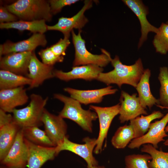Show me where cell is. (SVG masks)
Wrapping results in <instances>:
<instances>
[{"label":"cell","mask_w":168,"mask_h":168,"mask_svg":"<svg viewBox=\"0 0 168 168\" xmlns=\"http://www.w3.org/2000/svg\"><path fill=\"white\" fill-rule=\"evenodd\" d=\"M167 109L164 107L162 109ZM168 123V112L159 120L151 123L147 133L142 137L133 139L128 145L130 149L138 148L143 145L149 144L157 148L158 144L164 141L165 138L168 135L165 131V128Z\"/></svg>","instance_id":"obj_7"},{"label":"cell","mask_w":168,"mask_h":168,"mask_svg":"<svg viewBox=\"0 0 168 168\" xmlns=\"http://www.w3.org/2000/svg\"><path fill=\"white\" fill-rule=\"evenodd\" d=\"M29 97L24 86L0 91V109L7 113H12L17 106L23 105Z\"/></svg>","instance_id":"obj_19"},{"label":"cell","mask_w":168,"mask_h":168,"mask_svg":"<svg viewBox=\"0 0 168 168\" xmlns=\"http://www.w3.org/2000/svg\"><path fill=\"white\" fill-rule=\"evenodd\" d=\"M19 20L18 17L9 12L5 6L0 7V23L12 22Z\"/></svg>","instance_id":"obj_35"},{"label":"cell","mask_w":168,"mask_h":168,"mask_svg":"<svg viewBox=\"0 0 168 168\" xmlns=\"http://www.w3.org/2000/svg\"><path fill=\"white\" fill-rule=\"evenodd\" d=\"M24 138L37 145L48 147H55L44 131L36 126L22 128Z\"/></svg>","instance_id":"obj_27"},{"label":"cell","mask_w":168,"mask_h":168,"mask_svg":"<svg viewBox=\"0 0 168 168\" xmlns=\"http://www.w3.org/2000/svg\"><path fill=\"white\" fill-rule=\"evenodd\" d=\"M53 97L64 104L58 115L73 121L85 131L92 132V121L98 118L95 112L83 109L79 102L71 97L59 93L54 94Z\"/></svg>","instance_id":"obj_3"},{"label":"cell","mask_w":168,"mask_h":168,"mask_svg":"<svg viewBox=\"0 0 168 168\" xmlns=\"http://www.w3.org/2000/svg\"><path fill=\"white\" fill-rule=\"evenodd\" d=\"M79 1L78 0H49L50 10L52 15L60 12L65 6L70 5Z\"/></svg>","instance_id":"obj_34"},{"label":"cell","mask_w":168,"mask_h":168,"mask_svg":"<svg viewBox=\"0 0 168 168\" xmlns=\"http://www.w3.org/2000/svg\"><path fill=\"white\" fill-rule=\"evenodd\" d=\"M166 23L168 24V21H167Z\"/></svg>","instance_id":"obj_40"},{"label":"cell","mask_w":168,"mask_h":168,"mask_svg":"<svg viewBox=\"0 0 168 168\" xmlns=\"http://www.w3.org/2000/svg\"><path fill=\"white\" fill-rule=\"evenodd\" d=\"M81 30L76 34L73 30L71 31L72 42L75 50L73 66L80 65L94 64L100 67L106 66L110 62V54L103 49H101L102 54H94L89 52L85 46V41L81 35Z\"/></svg>","instance_id":"obj_5"},{"label":"cell","mask_w":168,"mask_h":168,"mask_svg":"<svg viewBox=\"0 0 168 168\" xmlns=\"http://www.w3.org/2000/svg\"><path fill=\"white\" fill-rule=\"evenodd\" d=\"M110 59L114 69L107 72H101L96 80L107 85L116 84L120 88L123 84H126L136 88L145 70L141 59L139 58L130 65L123 64L118 56L114 59L110 56Z\"/></svg>","instance_id":"obj_1"},{"label":"cell","mask_w":168,"mask_h":168,"mask_svg":"<svg viewBox=\"0 0 168 168\" xmlns=\"http://www.w3.org/2000/svg\"><path fill=\"white\" fill-rule=\"evenodd\" d=\"M92 6V1L85 0L83 7L76 15L71 17H62L59 18L58 22L55 25L48 26V30L58 31L64 35H70V32L74 29L81 30L88 21L84 15V13Z\"/></svg>","instance_id":"obj_11"},{"label":"cell","mask_w":168,"mask_h":168,"mask_svg":"<svg viewBox=\"0 0 168 168\" xmlns=\"http://www.w3.org/2000/svg\"><path fill=\"white\" fill-rule=\"evenodd\" d=\"M163 144L165 146L168 147V138L164 141Z\"/></svg>","instance_id":"obj_36"},{"label":"cell","mask_w":168,"mask_h":168,"mask_svg":"<svg viewBox=\"0 0 168 168\" xmlns=\"http://www.w3.org/2000/svg\"><path fill=\"white\" fill-rule=\"evenodd\" d=\"M68 93L70 97L79 102L81 104L87 105L91 103L101 102L103 97L106 95L115 94L117 91L111 86L98 89L83 90L67 87L63 89Z\"/></svg>","instance_id":"obj_20"},{"label":"cell","mask_w":168,"mask_h":168,"mask_svg":"<svg viewBox=\"0 0 168 168\" xmlns=\"http://www.w3.org/2000/svg\"><path fill=\"white\" fill-rule=\"evenodd\" d=\"M83 141L84 144L76 143L66 136L61 143L55 147L56 155L63 151H68L82 158L86 162L88 168L98 165V161L93 153L96 145V139L86 137Z\"/></svg>","instance_id":"obj_6"},{"label":"cell","mask_w":168,"mask_h":168,"mask_svg":"<svg viewBox=\"0 0 168 168\" xmlns=\"http://www.w3.org/2000/svg\"><path fill=\"white\" fill-rule=\"evenodd\" d=\"M165 131L166 133L168 132V125L165 128Z\"/></svg>","instance_id":"obj_38"},{"label":"cell","mask_w":168,"mask_h":168,"mask_svg":"<svg viewBox=\"0 0 168 168\" xmlns=\"http://www.w3.org/2000/svg\"><path fill=\"white\" fill-rule=\"evenodd\" d=\"M141 151L151 156L148 163L150 168H168V152L158 150L149 144L143 145Z\"/></svg>","instance_id":"obj_26"},{"label":"cell","mask_w":168,"mask_h":168,"mask_svg":"<svg viewBox=\"0 0 168 168\" xmlns=\"http://www.w3.org/2000/svg\"><path fill=\"white\" fill-rule=\"evenodd\" d=\"M32 52L13 53L4 55L0 58L1 69L27 77Z\"/></svg>","instance_id":"obj_13"},{"label":"cell","mask_w":168,"mask_h":168,"mask_svg":"<svg viewBox=\"0 0 168 168\" xmlns=\"http://www.w3.org/2000/svg\"><path fill=\"white\" fill-rule=\"evenodd\" d=\"M148 154H133L126 156L124 159L125 168H150L148 162L151 160Z\"/></svg>","instance_id":"obj_31"},{"label":"cell","mask_w":168,"mask_h":168,"mask_svg":"<svg viewBox=\"0 0 168 168\" xmlns=\"http://www.w3.org/2000/svg\"><path fill=\"white\" fill-rule=\"evenodd\" d=\"M122 1L136 16L141 25V36L138 44L139 49L142 46L147 38L148 33L152 32L156 34L157 28L151 24L147 16L149 13L148 9L140 0H123Z\"/></svg>","instance_id":"obj_14"},{"label":"cell","mask_w":168,"mask_h":168,"mask_svg":"<svg viewBox=\"0 0 168 168\" xmlns=\"http://www.w3.org/2000/svg\"><path fill=\"white\" fill-rule=\"evenodd\" d=\"M134 139V132L130 125H125L119 127L111 140L113 147L117 149H123Z\"/></svg>","instance_id":"obj_28"},{"label":"cell","mask_w":168,"mask_h":168,"mask_svg":"<svg viewBox=\"0 0 168 168\" xmlns=\"http://www.w3.org/2000/svg\"><path fill=\"white\" fill-rule=\"evenodd\" d=\"M119 101L120 106L119 119L121 123L130 121L140 115L147 114L145 109L141 105L136 93L131 95L122 91Z\"/></svg>","instance_id":"obj_15"},{"label":"cell","mask_w":168,"mask_h":168,"mask_svg":"<svg viewBox=\"0 0 168 168\" xmlns=\"http://www.w3.org/2000/svg\"><path fill=\"white\" fill-rule=\"evenodd\" d=\"M38 54L44 64L50 66H54L56 63L62 62L64 59L63 56H58L52 51L49 47L41 49Z\"/></svg>","instance_id":"obj_32"},{"label":"cell","mask_w":168,"mask_h":168,"mask_svg":"<svg viewBox=\"0 0 168 168\" xmlns=\"http://www.w3.org/2000/svg\"><path fill=\"white\" fill-rule=\"evenodd\" d=\"M164 114L159 111H154L146 116L141 115L130 120V125L134 132V139L140 138L148 131L151 122L153 120L160 119Z\"/></svg>","instance_id":"obj_24"},{"label":"cell","mask_w":168,"mask_h":168,"mask_svg":"<svg viewBox=\"0 0 168 168\" xmlns=\"http://www.w3.org/2000/svg\"><path fill=\"white\" fill-rule=\"evenodd\" d=\"M27 148L21 128L7 154L0 161V164L8 168H25L27 167Z\"/></svg>","instance_id":"obj_9"},{"label":"cell","mask_w":168,"mask_h":168,"mask_svg":"<svg viewBox=\"0 0 168 168\" xmlns=\"http://www.w3.org/2000/svg\"><path fill=\"white\" fill-rule=\"evenodd\" d=\"M30 102L26 107L14 109L12 111L15 122L21 128L34 126L39 127L43 124L41 118L49 98H43L40 95L33 93Z\"/></svg>","instance_id":"obj_4"},{"label":"cell","mask_w":168,"mask_h":168,"mask_svg":"<svg viewBox=\"0 0 168 168\" xmlns=\"http://www.w3.org/2000/svg\"><path fill=\"white\" fill-rule=\"evenodd\" d=\"M90 168H105V167H104V166H98V165H97V166H93Z\"/></svg>","instance_id":"obj_37"},{"label":"cell","mask_w":168,"mask_h":168,"mask_svg":"<svg viewBox=\"0 0 168 168\" xmlns=\"http://www.w3.org/2000/svg\"><path fill=\"white\" fill-rule=\"evenodd\" d=\"M120 106V103L107 107L90 106V109L93 110L97 114L99 123V133L94 151L96 154H98L101 151L103 143L107 137L111 122L114 118L119 113Z\"/></svg>","instance_id":"obj_8"},{"label":"cell","mask_w":168,"mask_h":168,"mask_svg":"<svg viewBox=\"0 0 168 168\" xmlns=\"http://www.w3.org/2000/svg\"><path fill=\"white\" fill-rule=\"evenodd\" d=\"M151 71L147 68L144 72L135 88L138 93V97L142 106L144 109L151 108L156 105H160L158 99L155 98L152 93L150 86L149 79Z\"/></svg>","instance_id":"obj_21"},{"label":"cell","mask_w":168,"mask_h":168,"mask_svg":"<svg viewBox=\"0 0 168 168\" xmlns=\"http://www.w3.org/2000/svg\"><path fill=\"white\" fill-rule=\"evenodd\" d=\"M154 36L152 43L156 52L162 54L168 52V24L162 23Z\"/></svg>","instance_id":"obj_29"},{"label":"cell","mask_w":168,"mask_h":168,"mask_svg":"<svg viewBox=\"0 0 168 168\" xmlns=\"http://www.w3.org/2000/svg\"><path fill=\"white\" fill-rule=\"evenodd\" d=\"M103 70L102 68L97 65L89 64L73 66L72 70L68 72L54 69V77L66 82L78 79L90 81L96 79Z\"/></svg>","instance_id":"obj_18"},{"label":"cell","mask_w":168,"mask_h":168,"mask_svg":"<svg viewBox=\"0 0 168 168\" xmlns=\"http://www.w3.org/2000/svg\"><path fill=\"white\" fill-rule=\"evenodd\" d=\"M44 20L33 21L19 20L9 23L0 24L1 29H13L20 31L27 30L34 33L44 34L47 30L48 26Z\"/></svg>","instance_id":"obj_23"},{"label":"cell","mask_w":168,"mask_h":168,"mask_svg":"<svg viewBox=\"0 0 168 168\" xmlns=\"http://www.w3.org/2000/svg\"><path fill=\"white\" fill-rule=\"evenodd\" d=\"M54 66L46 65L41 62L37 58L34 51H33L27 76L32 81L28 89L37 87L46 80L54 77Z\"/></svg>","instance_id":"obj_17"},{"label":"cell","mask_w":168,"mask_h":168,"mask_svg":"<svg viewBox=\"0 0 168 168\" xmlns=\"http://www.w3.org/2000/svg\"><path fill=\"white\" fill-rule=\"evenodd\" d=\"M0 168H8V167H6L5 166L1 165L0 166Z\"/></svg>","instance_id":"obj_39"},{"label":"cell","mask_w":168,"mask_h":168,"mask_svg":"<svg viewBox=\"0 0 168 168\" xmlns=\"http://www.w3.org/2000/svg\"><path fill=\"white\" fill-rule=\"evenodd\" d=\"M47 44L45 35L40 33L33 34L29 38L16 42L7 41L0 45V58L12 53L32 52L38 46L45 47Z\"/></svg>","instance_id":"obj_12"},{"label":"cell","mask_w":168,"mask_h":168,"mask_svg":"<svg viewBox=\"0 0 168 168\" xmlns=\"http://www.w3.org/2000/svg\"><path fill=\"white\" fill-rule=\"evenodd\" d=\"M158 79L161 84L160 97L158 99L160 105L157 106L162 109L168 107V68L164 66L160 68Z\"/></svg>","instance_id":"obj_30"},{"label":"cell","mask_w":168,"mask_h":168,"mask_svg":"<svg viewBox=\"0 0 168 168\" xmlns=\"http://www.w3.org/2000/svg\"><path fill=\"white\" fill-rule=\"evenodd\" d=\"M21 129L13 120L0 125V161L7 154Z\"/></svg>","instance_id":"obj_22"},{"label":"cell","mask_w":168,"mask_h":168,"mask_svg":"<svg viewBox=\"0 0 168 168\" xmlns=\"http://www.w3.org/2000/svg\"><path fill=\"white\" fill-rule=\"evenodd\" d=\"M19 20L33 21H51L52 14L48 1L44 0H18L5 6Z\"/></svg>","instance_id":"obj_2"},{"label":"cell","mask_w":168,"mask_h":168,"mask_svg":"<svg viewBox=\"0 0 168 168\" xmlns=\"http://www.w3.org/2000/svg\"><path fill=\"white\" fill-rule=\"evenodd\" d=\"M70 35H64L56 44L49 47L53 52L58 56H63L66 54L65 51L70 44L69 40Z\"/></svg>","instance_id":"obj_33"},{"label":"cell","mask_w":168,"mask_h":168,"mask_svg":"<svg viewBox=\"0 0 168 168\" xmlns=\"http://www.w3.org/2000/svg\"><path fill=\"white\" fill-rule=\"evenodd\" d=\"M32 81L28 77L11 72L0 70V89L14 88L25 85L30 86Z\"/></svg>","instance_id":"obj_25"},{"label":"cell","mask_w":168,"mask_h":168,"mask_svg":"<svg viewBox=\"0 0 168 168\" xmlns=\"http://www.w3.org/2000/svg\"><path fill=\"white\" fill-rule=\"evenodd\" d=\"M27 150V168H40L47 161L57 156L55 147H48L35 144L24 138Z\"/></svg>","instance_id":"obj_16"},{"label":"cell","mask_w":168,"mask_h":168,"mask_svg":"<svg viewBox=\"0 0 168 168\" xmlns=\"http://www.w3.org/2000/svg\"><path fill=\"white\" fill-rule=\"evenodd\" d=\"M41 121L45 132L55 146L61 143L67 136V126L63 119L50 113L45 108Z\"/></svg>","instance_id":"obj_10"}]
</instances>
